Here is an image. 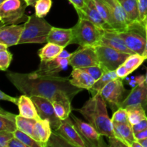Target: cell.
Returning <instances> with one entry per match:
<instances>
[{
	"mask_svg": "<svg viewBox=\"0 0 147 147\" xmlns=\"http://www.w3.org/2000/svg\"><path fill=\"white\" fill-rule=\"evenodd\" d=\"M73 36L70 45L78 44L80 46H94L99 45L103 30L91 22L79 18L76 25L72 27Z\"/></svg>",
	"mask_w": 147,
	"mask_h": 147,
	"instance_id": "4",
	"label": "cell"
},
{
	"mask_svg": "<svg viewBox=\"0 0 147 147\" xmlns=\"http://www.w3.org/2000/svg\"><path fill=\"white\" fill-rule=\"evenodd\" d=\"M30 97L35 105L40 119L48 120L50 122L53 130H57L60 127L62 121L56 114L53 103L49 99L42 96H32Z\"/></svg>",
	"mask_w": 147,
	"mask_h": 147,
	"instance_id": "11",
	"label": "cell"
},
{
	"mask_svg": "<svg viewBox=\"0 0 147 147\" xmlns=\"http://www.w3.org/2000/svg\"><path fill=\"white\" fill-rule=\"evenodd\" d=\"M100 93L106 103H109L112 110L115 109V111L120 108L122 102L129 93L124 88L122 79L119 78L109 82Z\"/></svg>",
	"mask_w": 147,
	"mask_h": 147,
	"instance_id": "8",
	"label": "cell"
},
{
	"mask_svg": "<svg viewBox=\"0 0 147 147\" xmlns=\"http://www.w3.org/2000/svg\"><path fill=\"white\" fill-rule=\"evenodd\" d=\"M12 60V54L7 50H0V69L3 71L7 70Z\"/></svg>",
	"mask_w": 147,
	"mask_h": 147,
	"instance_id": "35",
	"label": "cell"
},
{
	"mask_svg": "<svg viewBox=\"0 0 147 147\" xmlns=\"http://www.w3.org/2000/svg\"><path fill=\"white\" fill-rule=\"evenodd\" d=\"M17 121V129L24 133L27 134L30 136H32V131L36 122L37 121L35 119H29V118L24 117L21 115H17L16 117Z\"/></svg>",
	"mask_w": 147,
	"mask_h": 147,
	"instance_id": "31",
	"label": "cell"
},
{
	"mask_svg": "<svg viewBox=\"0 0 147 147\" xmlns=\"http://www.w3.org/2000/svg\"><path fill=\"white\" fill-rule=\"evenodd\" d=\"M110 9L114 21L115 30L121 31L128 27L131 22L119 0H103Z\"/></svg>",
	"mask_w": 147,
	"mask_h": 147,
	"instance_id": "14",
	"label": "cell"
},
{
	"mask_svg": "<svg viewBox=\"0 0 147 147\" xmlns=\"http://www.w3.org/2000/svg\"><path fill=\"white\" fill-rule=\"evenodd\" d=\"M125 44L134 53L143 55L146 47V31L144 22L130 23L124 30L117 31Z\"/></svg>",
	"mask_w": 147,
	"mask_h": 147,
	"instance_id": "5",
	"label": "cell"
},
{
	"mask_svg": "<svg viewBox=\"0 0 147 147\" xmlns=\"http://www.w3.org/2000/svg\"><path fill=\"white\" fill-rule=\"evenodd\" d=\"M17 115L13 114L4 109H0V131L14 133L17 129Z\"/></svg>",
	"mask_w": 147,
	"mask_h": 147,
	"instance_id": "26",
	"label": "cell"
},
{
	"mask_svg": "<svg viewBox=\"0 0 147 147\" xmlns=\"http://www.w3.org/2000/svg\"><path fill=\"white\" fill-rule=\"evenodd\" d=\"M70 59L58 56L55 59L40 63L39 68L34 73L40 75L57 76L61 70L69 65Z\"/></svg>",
	"mask_w": 147,
	"mask_h": 147,
	"instance_id": "18",
	"label": "cell"
},
{
	"mask_svg": "<svg viewBox=\"0 0 147 147\" xmlns=\"http://www.w3.org/2000/svg\"><path fill=\"white\" fill-rule=\"evenodd\" d=\"M145 83H146V86L147 88V67L146 68V75H145Z\"/></svg>",
	"mask_w": 147,
	"mask_h": 147,
	"instance_id": "53",
	"label": "cell"
},
{
	"mask_svg": "<svg viewBox=\"0 0 147 147\" xmlns=\"http://www.w3.org/2000/svg\"><path fill=\"white\" fill-rule=\"evenodd\" d=\"M7 147H27V146L23 142H22L20 139L14 136L9 142Z\"/></svg>",
	"mask_w": 147,
	"mask_h": 147,
	"instance_id": "44",
	"label": "cell"
},
{
	"mask_svg": "<svg viewBox=\"0 0 147 147\" xmlns=\"http://www.w3.org/2000/svg\"><path fill=\"white\" fill-rule=\"evenodd\" d=\"M78 111L102 136L107 138L116 136L113 122L108 114L106 101L100 92L93 95Z\"/></svg>",
	"mask_w": 147,
	"mask_h": 147,
	"instance_id": "2",
	"label": "cell"
},
{
	"mask_svg": "<svg viewBox=\"0 0 147 147\" xmlns=\"http://www.w3.org/2000/svg\"><path fill=\"white\" fill-rule=\"evenodd\" d=\"M135 138H136V140H141V139H144L147 138V129L145 130L142 131L140 132H138V133L135 134Z\"/></svg>",
	"mask_w": 147,
	"mask_h": 147,
	"instance_id": "47",
	"label": "cell"
},
{
	"mask_svg": "<svg viewBox=\"0 0 147 147\" xmlns=\"http://www.w3.org/2000/svg\"><path fill=\"white\" fill-rule=\"evenodd\" d=\"M99 45H104L128 54H134L125 44L123 39L120 37L117 30L110 29L103 30Z\"/></svg>",
	"mask_w": 147,
	"mask_h": 147,
	"instance_id": "16",
	"label": "cell"
},
{
	"mask_svg": "<svg viewBox=\"0 0 147 147\" xmlns=\"http://www.w3.org/2000/svg\"><path fill=\"white\" fill-rule=\"evenodd\" d=\"M109 142V146L111 147H129L126 143L123 142L121 139L116 136L108 138Z\"/></svg>",
	"mask_w": 147,
	"mask_h": 147,
	"instance_id": "40",
	"label": "cell"
},
{
	"mask_svg": "<svg viewBox=\"0 0 147 147\" xmlns=\"http://www.w3.org/2000/svg\"><path fill=\"white\" fill-rule=\"evenodd\" d=\"M55 131L57 132L73 146H89L79 133L77 128L75 126L74 122L70 119V117L66 119L65 120L62 121L60 127Z\"/></svg>",
	"mask_w": 147,
	"mask_h": 147,
	"instance_id": "12",
	"label": "cell"
},
{
	"mask_svg": "<svg viewBox=\"0 0 147 147\" xmlns=\"http://www.w3.org/2000/svg\"><path fill=\"white\" fill-rule=\"evenodd\" d=\"M72 36V28L63 29L53 27L47 37V42H53L65 47L70 45Z\"/></svg>",
	"mask_w": 147,
	"mask_h": 147,
	"instance_id": "21",
	"label": "cell"
},
{
	"mask_svg": "<svg viewBox=\"0 0 147 147\" xmlns=\"http://www.w3.org/2000/svg\"><path fill=\"white\" fill-rule=\"evenodd\" d=\"M145 83V76H136L135 78H134L133 80H131L129 82V84L130 86H131L132 87H135L136 86L139 84H142V83Z\"/></svg>",
	"mask_w": 147,
	"mask_h": 147,
	"instance_id": "45",
	"label": "cell"
},
{
	"mask_svg": "<svg viewBox=\"0 0 147 147\" xmlns=\"http://www.w3.org/2000/svg\"><path fill=\"white\" fill-rule=\"evenodd\" d=\"M37 1V0H24V1L27 3V6H32V7H34V4Z\"/></svg>",
	"mask_w": 147,
	"mask_h": 147,
	"instance_id": "49",
	"label": "cell"
},
{
	"mask_svg": "<svg viewBox=\"0 0 147 147\" xmlns=\"http://www.w3.org/2000/svg\"><path fill=\"white\" fill-rule=\"evenodd\" d=\"M20 115L29 119L40 120V117L37 113V109L31 97L27 95L23 94L19 98L18 104Z\"/></svg>",
	"mask_w": 147,
	"mask_h": 147,
	"instance_id": "23",
	"label": "cell"
},
{
	"mask_svg": "<svg viewBox=\"0 0 147 147\" xmlns=\"http://www.w3.org/2000/svg\"><path fill=\"white\" fill-rule=\"evenodd\" d=\"M24 24H9L1 26L0 28V42L7 47L19 45Z\"/></svg>",
	"mask_w": 147,
	"mask_h": 147,
	"instance_id": "15",
	"label": "cell"
},
{
	"mask_svg": "<svg viewBox=\"0 0 147 147\" xmlns=\"http://www.w3.org/2000/svg\"><path fill=\"white\" fill-rule=\"evenodd\" d=\"M138 5L140 20L144 22L147 16V0H138Z\"/></svg>",
	"mask_w": 147,
	"mask_h": 147,
	"instance_id": "39",
	"label": "cell"
},
{
	"mask_svg": "<svg viewBox=\"0 0 147 147\" xmlns=\"http://www.w3.org/2000/svg\"><path fill=\"white\" fill-rule=\"evenodd\" d=\"M75 9H80L83 7L86 4V0H68Z\"/></svg>",
	"mask_w": 147,
	"mask_h": 147,
	"instance_id": "46",
	"label": "cell"
},
{
	"mask_svg": "<svg viewBox=\"0 0 147 147\" xmlns=\"http://www.w3.org/2000/svg\"><path fill=\"white\" fill-rule=\"evenodd\" d=\"M14 135L16 138L23 142L27 147H43L42 144L37 142L34 138H32L27 134L19 130L18 129L14 132Z\"/></svg>",
	"mask_w": 147,
	"mask_h": 147,
	"instance_id": "34",
	"label": "cell"
},
{
	"mask_svg": "<svg viewBox=\"0 0 147 147\" xmlns=\"http://www.w3.org/2000/svg\"><path fill=\"white\" fill-rule=\"evenodd\" d=\"M146 60L147 58L143 55L134 53V54L129 55V56L126 58L123 65L127 68L129 73H131L135 71L136 69L139 68L143 64L144 62Z\"/></svg>",
	"mask_w": 147,
	"mask_h": 147,
	"instance_id": "30",
	"label": "cell"
},
{
	"mask_svg": "<svg viewBox=\"0 0 147 147\" xmlns=\"http://www.w3.org/2000/svg\"><path fill=\"white\" fill-rule=\"evenodd\" d=\"M70 81L76 87L90 90L94 85L96 80L83 69L73 68Z\"/></svg>",
	"mask_w": 147,
	"mask_h": 147,
	"instance_id": "20",
	"label": "cell"
},
{
	"mask_svg": "<svg viewBox=\"0 0 147 147\" xmlns=\"http://www.w3.org/2000/svg\"><path fill=\"white\" fill-rule=\"evenodd\" d=\"M0 98L3 100H6V101L11 102V103H14V104L18 106L19 104V98H15V97H11V96H9V95L4 93L2 90L0 91Z\"/></svg>",
	"mask_w": 147,
	"mask_h": 147,
	"instance_id": "43",
	"label": "cell"
},
{
	"mask_svg": "<svg viewBox=\"0 0 147 147\" xmlns=\"http://www.w3.org/2000/svg\"><path fill=\"white\" fill-rule=\"evenodd\" d=\"M93 1H94L98 11H99L103 20L110 25V27L112 29L115 30L114 21L113 20L110 9H109V7L106 4V2L103 0H93Z\"/></svg>",
	"mask_w": 147,
	"mask_h": 147,
	"instance_id": "32",
	"label": "cell"
},
{
	"mask_svg": "<svg viewBox=\"0 0 147 147\" xmlns=\"http://www.w3.org/2000/svg\"><path fill=\"white\" fill-rule=\"evenodd\" d=\"M113 126L116 137L121 139L129 147H131V144L136 140L132 125L129 122L126 123L113 122Z\"/></svg>",
	"mask_w": 147,
	"mask_h": 147,
	"instance_id": "22",
	"label": "cell"
},
{
	"mask_svg": "<svg viewBox=\"0 0 147 147\" xmlns=\"http://www.w3.org/2000/svg\"><path fill=\"white\" fill-rule=\"evenodd\" d=\"M137 104L142 105L145 110H147V88L145 83L134 87L122 102L120 108L126 109L128 106Z\"/></svg>",
	"mask_w": 147,
	"mask_h": 147,
	"instance_id": "17",
	"label": "cell"
},
{
	"mask_svg": "<svg viewBox=\"0 0 147 147\" xmlns=\"http://www.w3.org/2000/svg\"><path fill=\"white\" fill-rule=\"evenodd\" d=\"M71 117L78 131L89 146L103 147L107 146L103 139V136L98 132L90 123L80 120L73 114H71Z\"/></svg>",
	"mask_w": 147,
	"mask_h": 147,
	"instance_id": "10",
	"label": "cell"
},
{
	"mask_svg": "<svg viewBox=\"0 0 147 147\" xmlns=\"http://www.w3.org/2000/svg\"><path fill=\"white\" fill-rule=\"evenodd\" d=\"M8 47L4 43H1L0 42V50H7Z\"/></svg>",
	"mask_w": 147,
	"mask_h": 147,
	"instance_id": "52",
	"label": "cell"
},
{
	"mask_svg": "<svg viewBox=\"0 0 147 147\" xmlns=\"http://www.w3.org/2000/svg\"><path fill=\"white\" fill-rule=\"evenodd\" d=\"M139 142H140V144L142 145V146L143 147H147V138L139 140Z\"/></svg>",
	"mask_w": 147,
	"mask_h": 147,
	"instance_id": "51",
	"label": "cell"
},
{
	"mask_svg": "<svg viewBox=\"0 0 147 147\" xmlns=\"http://www.w3.org/2000/svg\"><path fill=\"white\" fill-rule=\"evenodd\" d=\"M94 47L100 65L106 71L116 70L130 55L104 45H97Z\"/></svg>",
	"mask_w": 147,
	"mask_h": 147,
	"instance_id": "7",
	"label": "cell"
},
{
	"mask_svg": "<svg viewBox=\"0 0 147 147\" xmlns=\"http://www.w3.org/2000/svg\"><path fill=\"white\" fill-rule=\"evenodd\" d=\"M83 70H85L86 72H87L90 76H91L93 78L96 80L100 78L102 76V75L106 72V70L103 69V67H102L100 65H93V66H90V67H85L83 68Z\"/></svg>",
	"mask_w": 147,
	"mask_h": 147,
	"instance_id": "37",
	"label": "cell"
},
{
	"mask_svg": "<svg viewBox=\"0 0 147 147\" xmlns=\"http://www.w3.org/2000/svg\"><path fill=\"white\" fill-rule=\"evenodd\" d=\"M69 65L73 68L80 69L100 65L95 47L92 46H80L76 52L73 53Z\"/></svg>",
	"mask_w": 147,
	"mask_h": 147,
	"instance_id": "9",
	"label": "cell"
},
{
	"mask_svg": "<svg viewBox=\"0 0 147 147\" xmlns=\"http://www.w3.org/2000/svg\"><path fill=\"white\" fill-rule=\"evenodd\" d=\"M6 76L22 94L42 96L51 102L65 98L73 100L76 95L83 90L73 86L69 78L60 77L57 75H40L34 72L30 73L9 72Z\"/></svg>",
	"mask_w": 147,
	"mask_h": 147,
	"instance_id": "1",
	"label": "cell"
},
{
	"mask_svg": "<svg viewBox=\"0 0 147 147\" xmlns=\"http://www.w3.org/2000/svg\"><path fill=\"white\" fill-rule=\"evenodd\" d=\"M79 18H83L91 22L102 30L112 29L109 24L103 20L98 11L93 0H86V4L80 9H75Z\"/></svg>",
	"mask_w": 147,
	"mask_h": 147,
	"instance_id": "13",
	"label": "cell"
},
{
	"mask_svg": "<svg viewBox=\"0 0 147 147\" xmlns=\"http://www.w3.org/2000/svg\"><path fill=\"white\" fill-rule=\"evenodd\" d=\"M112 122H117V123H126L129 122V116L126 109L124 108H119L115 111L113 116L111 118Z\"/></svg>",
	"mask_w": 147,
	"mask_h": 147,
	"instance_id": "36",
	"label": "cell"
},
{
	"mask_svg": "<svg viewBox=\"0 0 147 147\" xmlns=\"http://www.w3.org/2000/svg\"><path fill=\"white\" fill-rule=\"evenodd\" d=\"M27 7L28 6L24 0H6L1 3L0 4L1 27L9 24H17V23L28 18L24 14Z\"/></svg>",
	"mask_w": 147,
	"mask_h": 147,
	"instance_id": "6",
	"label": "cell"
},
{
	"mask_svg": "<svg viewBox=\"0 0 147 147\" xmlns=\"http://www.w3.org/2000/svg\"><path fill=\"white\" fill-rule=\"evenodd\" d=\"M4 1H6V0H0V4H1V3H3V2H4Z\"/></svg>",
	"mask_w": 147,
	"mask_h": 147,
	"instance_id": "54",
	"label": "cell"
},
{
	"mask_svg": "<svg viewBox=\"0 0 147 147\" xmlns=\"http://www.w3.org/2000/svg\"><path fill=\"white\" fill-rule=\"evenodd\" d=\"M52 5V0H37L34 4L35 14L37 17L44 18L50 11Z\"/></svg>",
	"mask_w": 147,
	"mask_h": 147,
	"instance_id": "33",
	"label": "cell"
},
{
	"mask_svg": "<svg viewBox=\"0 0 147 147\" xmlns=\"http://www.w3.org/2000/svg\"><path fill=\"white\" fill-rule=\"evenodd\" d=\"M14 137V133L5 131H0V146L7 147L9 142Z\"/></svg>",
	"mask_w": 147,
	"mask_h": 147,
	"instance_id": "38",
	"label": "cell"
},
{
	"mask_svg": "<svg viewBox=\"0 0 147 147\" xmlns=\"http://www.w3.org/2000/svg\"><path fill=\"white\" fill-rule=\"evenodd\" d=\"M50 122L47 119H40L36 122L32 131V138L42 144L43 147L47 146V144L53 133Z\"/></svg>",
	"mask_w": 147,
	"mask_h": 147,
	"instance_id": "19",
	"label": "cell"
},
{
	"mask_svg": "<svg viewBox=\"0 0 147 147\" xmlns=\"http://www.w3.org/2000/svg\"><path fill=\"white\" fill-rule=\"evenodd\" d=\"M118 76L116 74V70H111V71H106L102 75L101 77L99 79H98L96 82H95L94 85L90 91H91L93 93V95L96 94L98 92H100L102 88L105 87L109 82L111 80H114V79L118 78Z\"/></svg>",
	"mask_w": 147,
	"mask_h": 147,
	"instance_id": "29",
	"label": "cell"
},
{
	"mask_svg": "<svg viewBox=\"0 0 147 147\" xmlns=\"http://www.w3.org/2000/svg\"><path fill=\"white\" fill-rule=\"evenodd\" d=\"M65 47L58 45L53 42H47V44L40 49L38 52L39 57L42 62L49 61L58 57Z\"/></svg>",
	"mask_w": 147,
	"mask_h": 147,
	"instance_id": "24",
	"label": "cell"
},
{
	"mask_svg": "<svg viewBox=\"0 0 147 147\" xmlns=\"http://www.w3.org/2000/svg\"><path fill=\"white\" fill-rule=\"evenodd\" d=\"M119 1L123 7L131 22L141 21L138 0H119Z\"/></svg>",
	"mask_w": 147,
	"mask_h": 147,
	"instance_id": "27",
	"label": "cell"
},
{
	"mask_svg": "<svg viewBox=\"0 0 147 147\" xmlns=\"http://www.w3.org/2000/svg\"><path fill=\"white\" fill-rule=\"evenodd\" d=\"M132 126H133V130L134 132V134L138 133V132L145 130V129H147V118L142 120L139 123H138L137 124H135Z\"/></svg>",
	"mask_w": 147,
	"mask_h": 147,
	"instance_id": "42",
	"label": "cell"
},
{
	"mask_svg": "<svg viewBox=\"0 0 147 147\" xmlns=\"http://www.w3.org/2000/svg\"><path fill=\"white\" fill-rule=\"evenodd\" d=\"M71 99L68 98L56 99L52 101L55 111L61 121L65 120L71 115Z\"/></svg>",
	"mask_w": 147,
	"mask_h": 147,
	"instance_id": "25",
	"label": "cell"
},
{
	"mask_svg": "<svg viewBox=\"0 0 147 147\" xmlns=\"http://www.w3.org/2000/svg\"><path fill=\"white\" fill-rule=\"evenodd\" d=\"M53 26L35 14L29 16L24 24L19 45L42 44L47 42V37Z\"/></svg>",
	"mask_w": 147,
	"mask_h": 147,
	"instance_id": "3",
	"label": "cell"
},
{
	"mask_svg": "<svg viewBox=\"0 0 147 147\" xmlns=\"http://www.w3.org/2000/svg\"><path fill=\"white\" fill-rule=\"evenodd\" d=\"M126 109L128 112L129 123L132 126L137 124L138 123L147 118L146 110L142 105H133V106H128Z\"/></svg>",
	"mask_w": 147,
	"mask_h": 147,
	"instance_id": "28",
	"label": "cell"
},
{
	"mask_svg": "<svg viewBox=\"0 0 147 147\" xmlns=\"http://www.w3.org/2000/svg\"><path fill=\"white\" fill-rule=\"evenodd\" d=\"M144 23L145 26V31H146V47H145V50L143 53V55L144 57H146L147 58V16L146 18L144 20Z\"/></svg>",
	"mask_w": 147,
	"mask_h": 147,
	"instance_id": "48",
	"label": "cell"
},
{
	"mask_svg": "<svg viewBox=\"0 0 147 147\" xmlns=\"http://www.w3.org/2000/svg\"><path fill=\"white\" fill-rule=\"evenodd\" d=\"M131 147H143V146H142V145L141 144L140 142L136 139V140H135L134 142H133V144H131Z\"/></svg>",
	"mask_w": 147,
	"mask_h": 147,
	"instance_id": "50",
	"label": "cell"
},
{
	"mask_svg": "<svg viewBox=\"0 0 147 147\" xmlns=\"http://www.w3.org/2000/svg\"><path fill=\"white\" fill-rule=\"evenodd\" d=\"M116 74H117L118 77H119V78H121L122 80H123V79H124L126 77H127V76L130 74V73L129 72V70H127V68H126V67H125L123 64L119 66L117 69H116Z\"/></svg>",
	"mask_w": 147,
	"mask_h": 147,
	"instance_id": "41",
	"label": "cell"
}]
</instances>
